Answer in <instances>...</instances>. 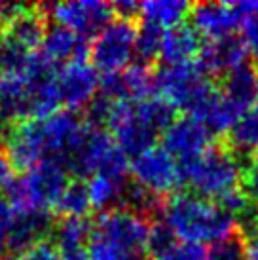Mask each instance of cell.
<instances>
[{
  "label": "cell",
  "mask_w": 258,
  "mask_h": 260,
  "mask_svg": "<svg viewBox=\"0 0 258 260\" xmlns=\"http://www.w3.org/2000/svg\"><path fill=\"white\" fill-rule=\"evenodd\" d=\"M247 50L241 38L224 37L216 40H207L205 46H201L198 63L203 67V71L213 76H226L234 69L245 65L247 61Z\"/></svg>",
  "instance_id": "18"
},
{
  "label": "cell",
  "mask_w": 258,
  "mask_h": 260,
  "mask_svg": "<svg viewBox=\"0 0 258 260\" xmlns=\"http://www.w3.org/2000/svg\"><path fill=\"white\" fill-rule=\"evenodd\" d=\"M14 260H61V251L51 241L44 239L21 253H17Z\"/></svg>",
  "instance_id": "35"
},
{
  "label": "cell",
  "mask_w": 258,
  "mask_h": 260,
  "mask_svg": "<svg viewBox=\"0 0 258 260\" xmlns=\"http://www.w3.org/2000/svg\"><path fill=\"white\" fill-rule=\"evenodd\" d=\"M4 150L15 169H23V171H29L35 166L42 164L44 159H48L40 120H23L10 125Z\"/></svg>",
  "instance_id": "13"
},
{
  "label": "cell",
  "mask_w": 258,
  "mask_h": 260,
  "mask_svg": "<svg viewBox=\"0 0 258 260\" xmlns=\"http://www.w3.org/2000/svg\"><path fill=\"white\" fill-rule=\"evenodd\" d=\"M220 91L237 103L241 109H251L258 97V73L254 71V67L245 63L228 73L224 76Z\"/></svg>",
  "instance_id": "25"
},
{
  "label": "cell",
  "mask_w": 258,
  "mask_h": 260,
  "mask_svg": "<svg viewBox=\"0 0 258 260\" xmlns=\"http://www.w3.org/2000/svg\"><path fill=\"white\" fill-rule=\"evenodd\" d=\"M239 29H241V37L239 38L243 40L247 53L258 61V17H254V15L243 17Z\"/></svg>",
  "instance_id": "36"
},
{
  "label": "cell",
  "mask_w": 258,
  "mask_h": 260,
  "mask_svg": "<svg viewBox=\"0 0 258 260\" xmlns=\"http://www.w3.org/2000/svg\"><path fill=\"white\" fill-rule=\"evenodd\" d=\"M67 167L59 159H44L42 164L15 177L6 188V200L15 213L50 211L69 184Z\"/></svg>",
  "instance_id": "3"
},
{
  "label": "cell",
  "mask_w": 258,
  "mask_h": 260,
  "mask_svg": "<svg viewBox=\"0 0 258 260\" xmlns=\"http://www.w3.org/2000/svg\"><path fill=\"white\" fill-rule=\"evenodd\" d=\"M57 89L67 110H80L89 107L101 91L99 71L91 61L80 59L63 65L57 71Z\"/></svg>",
  "instance_id": "12"
},
{
  "label": "cell",
  "mask_w": 258,
  "mask_h": 260,
  "mask_svg": "<svg viewBox=\"0 0 258 260\" xmlns=\"http://www.w3.org/2000/svg\"><path fill=\"white\" fill-rule=\"evenodd\" d=\"M175 120V109L159 97L144 101H112L107 125L114 143L127 156L156 146V139Z\"/></svg>",
  "instance_id": "2"
},
{
  "label": "cell",
  "mask_w": 258,
  "mask_h": 260,
  "mask_svg": "<svg viewBox=\"0 0 258 260\" xmlns=\"http://www.w3.org/2000/svg\"><path fill=\"white\" fill-rule=\"evenodd\" d=\"M162 222L184 243H216L237 234V220L216 202L198 194H175L162 207Z\"/></svg>",
  "instance_id": "1"
},
{
  "label": "cell",
  "mask_w": 258,
  "mask_h": 260,
  "mask_svg": "<svg viewBox=\"0 0 258 260\" xmlns=\"http://www.w3.org/2000/svg\"><path fill=\"white\" fill-rule=\"evenodd\" d=\"M38 55L55 69L57 65L63 67L72 61L86 59V55H89V44L76 32L64 29L61 25H53L46 30Z\"/></svg>",
  "instance_id": "17"
},
{
  "label": "cell",
  "mask_w": 258,
  "mask_h": 260,
  "mask_svg": "<svg viewBox=\"0 0 258 260\" xmlns=\"http://www.w3.org/2000/svg\"><path fill=\"white\" fill-rule=\"evenodd\" d=\"M61 260H91L87 251L80 249V251H69V253H61Z\"/></svg>",
  "instance_id": "43"
},
{
  "label": "cell",
  "mask_w": 258,
  "mask_h": 260,
  "mask_svg": "<svg viewBox=\"0 0 258 260\" xmlns=\"http://www.w3.org/2000/svg\"><path fill=\"white\" fill-rule=\"evenodd\" d=\"M129 173L137 186L154 198L173 194L184 182V171L164 146H152L131 159Z\"/></svg>",
  "instance_id": "7"
},
{
  "label": "cell",
  "mask_w": 258,
  "mask_h": 260,
  "mask_svg": "<svg viewBox=\"0 0 258 260\" xmlns=\"http://www.w3.org/2000/svg\"><path fill=\"white\" fill-rule=\"evenodd\" d=\"M87 254L91 260H139V256L97 236H91L87 241Z\"/></svg>",
  "instance_id": "31"
},
{
  "label": "cell",
  "mask_w": 258,
  "mask_h": 260,
  "mask_svg": "<svg viewBox=\"0 0 258 260\" xmlns=\"http://www.w3.org/2000/svg\"><path fill=\"white\" fill-rule=\"evenodd\" d=\"M243 112L245 109H241L237 103L226 97L222 91L215 89L192 114L188 116L198 118L211 133H228Z\"/></svg>",
  "instance_id": "19"
},
{
  "label": "cell",
  "mask_w": 258,
  "mask_h": 260,
  "mask_svg": "<svg viewBox=\"0 0 258 260\" xmlns=\"http://www.w3.org/2000/svg\"><path fill=\"white\" fill-rule=\"evenodd\" d=\"M87 194H89V203L91 209H97L101 213L110 209H116V205L123 202V196L127 190V182L108 177V175H93L86 182Z\"/></svg>",
  "instance_id": "26"
},
{
  "label": "cell",
  "mask_w": 258,
  "mask_h": 260,
  "mask_svg": "<svg viewBox=\"0 0 258 260\" xmlns=\"http://www.w3.org/2000/svg\"><path fill=\"white\" fill-rule=\"evenodd\" d=\"M53 245L61 253L69 251H80L84 243L91 238V224L86 218H61L57 224H53Z\"/></svg>",
  "instance_id": "27"
},
{
  "label": "cell",
  "mask_w": 258,
  "mask_h": 260,
  "mask_svg": "<svg viewBox=\"0 0 258 260\" xmlns=\"http://www.w3.org/2000/svg\"><path fill=\"white\" fill-rule=\"evenodd\" d=\"M179 239L173 236V232L165 226L164 222L150 224V232H148V241H146V253L152 256L164 253L165 249H169L173 243H177Z\"/></svg>",
  "instance_id": "33"
},
{
  "label": "cell",
  "mask_w": 258,
  "mask_h": 260,
  "mask_svg": "<svg viewBox=\"0 0 258 260\" xmlns=\"http://www.w3.org/2000/svg\"><path fill=\"white\" fill-rule=\"evenodd\" d=\"M190 19L196 32L209 40L232 37L243 21L236 4L226 2H200L192 6Z\"/></svg>",
  "instance_id": "15"
},
{
  "label": "cell",
  "mask_w": 258,
  "mask_h": 260,
  "mask_svg": "<svg viewBox=\"0 0 258 260\" xmlns=\"http://www.w3.org/2000/svg\"><path fill=\"white\" fill-rule=\"evenodd\" d=\"M137 32L139 29L131 19L114 17V21L99 30L89 44L91 65L105 74L125 71L135 57Z\"/></svg>",
  "instance_id": "6"
},
{
  "label": "cell",
  "mask_w": 258,
  "mask_h": 260,
  "mask_svg": "<svg viewBox=\"0 0 258 260\" xmlns=\"http://www.w3.org/2000/svg\"><path fill=\"white\" fill-rule=\"evenodd\" d=\"M152 260H207V251L203 249V245L177 241L169 249H165L164 253L152 256Z\"/></svg>",
  "instance_id": "32"
},
{
  "label": "cell",
  "mask_w": 258,
  "mask_h": 260,
  "mask_svg": "<svg viewBox=\"0 0 258 260\" xmlns=\"http://www.w3.org/2000/svg\"><path fill=\"white\" fill-rule=\"evenodd\" d=\"M192 4L184 0H146L139 4V15L146 25L162 30L175 29L190 17Z\"/></svg>",
  "instance_id": "23"
},
{
  "label": "cell",
  "mask_w": 258,
  "mask_h": 260,
  "mask_svg": "<svg viewBox=\"0 0 258 260\" xmlns=\"http://www.w3.org/2000/svg\"><path fill=\"white\" fill-rule=\"evenodd\" d=\"M154 87L156 97L164 99L175 110H184L186 114H192L215 91L209 74L198 61L164 65L154 74Z\"/></svg>",
  "instance_id": "5"
},
{
  "label": "cell",
  "mask_w": 258,
  "mask_h": 260,
  "mask_svg": "<svg viewBox=\"0 0 258 260\" xmlns=\"http://www.w3.org/2000/svg\"><path fill=\"white\" fill-rule=\"evenodd\" d=\"M15 218V211L4 196H0V260H6L10 253V230Z\"/></svg>",
  "instance_id": "34"
},
{
  "label": "cell",
  "mask_w": 258,
  "mask_h": 260,
  "mask_svg": "<svg viewBox=\"0 0 258 260\" xmlns=\"http://www.w3.org/2000/svg\"><path fill=\"white\" fill-rule=\"evenodd\" d=\"M207 260H247V243L239 234L216 241L207 249Z\"/></svg>",
  "instance_id": "30"
},
{
  "label": "cell",
  "mask_w": 258,
  "mask_h": 260,
  "mask_svg": "<svg viewBox=\"0 0 258 260\" xmlns=\"http://www.w3.org/2000/svg\"><path fill=\"white\" fill-rule=\"evenodd\" d=\"M164 148L182 167L201 158L213 146V133L194 116L175 118L162 133Z\"/></svg>",
  "instance_id": "11"
},
{
  "label": "cell",
  "mask_w": 258,
  "mask_h": 260,
  "mask_svg": "<svg viewBox=\"0 0 258 260\" xmlns=\"http://www.w3.org/2000/svg\"><path fill=\"white\" fill-rule=\"evenodd\" d=\"M0 30L17 44L25 46L27 50L35 51L36 48H40V42L46 35L44 15L40 12L19 6Z\"/></svg>",
  "instance_id": "22"
},
{
  "label": "cell",
  "mask_w": 258,
  "mask_h": 260,
  "mask_svg": "<svg viewBox=\"0 0 258 260\" xmlns=\"http://www.w3.org/2000/svg\"><path fill=\"white\" fill-rule=\"evenodd\" d=\"M15 167L12 164V159L8 158V154L4 148H0V190H6L15 179Z\"/></svg>",
  "instance_id": "38"
},
{
  "label": "cell",
  "mask_w": 258,
  "mask_h": 260,
  "mask_svg": "<svg viewBox=\"0 0 258 260\" xmlns=\"http://www.w3.org/2000/svg\"><path fill=\"white\" fill-rule=\"evenodd\" d=\"M245 194L249 196L252 205L258 207V159H252L249 167L243 169V179H241Z\"/></svg>",
  "instance_id": "37"
},
{
  "label": "cell",
  "mask_w": 258,
  "mask_h": 260,
  "mask_svg": "<svg viewBox=\"0 0 258 260\" xmlns=\"http://www.w3.org/2000/svg\"><path fill=\"white\" fill-rule=\"evenodd\" d=\"M17 8L19 6H12V4H6V2H0V25H4Z\"/></svg>",
  "instance_id": "42"
},
{
  "label": "cell",
  "mask_w": 258,
  "mask_h": 260,
  "mask_svg": "<svg viewBox=\"0 0 258 260\" xmlns=\"http://www.w3.org/2000/svg\"><path fill=\"white\" fill-rule=\"evenodd\" d=\"M114 8V14L120 17V19H131L133 21V15H139V4L137 2H131V0H122V2H114L112 4Z\"/></svg>",
  "instance_id": "39"
},
{
  "label": "cell",
  "mask_w": 258,
  "mask_h": 260,
  "mask_svg": "<svg viewBox=\"0 0 258 260\" xmlns=\"http://www.w3.org/2000/svg\"><path fill=\"white\" fill-rule=\"evenodd\" d=\"M63 218H84L86 213L91 209L89 203V194H87L86 182L82 181H69V184L64 186L63 194L57 200L55 207Z\"/></svg>",
  "instance_id": "28"
},
{
  "label": "cell",
  "mask_w": 258,
  "mask_h": 260,
  "mask_svg": "<svg viewBox=\"0 0 258 260\" xmlns=\"http://www.w3.org/2000/svg\"><path fill=\"white\" fill-rule=\"evenodd\" d=\"M101 95L108 101H144L156 95L154 74L148 65L135 63L122 73L101 76Z\"/></svg>",
  "instance_id": "14"
},
{
  "label": "cell",
  "mask_w": 258,
  "mask_h": 260,
  "mask_svg": "<svg viewBox=\"0 0 258 260\" xmlns=\"http://www.w3.org/2000/svg\"><path fill=\"white\" fill-rule=\"evenodd\" d=\"M237 10L241 17H247V15H254L258 17V0H249V2H236Z\"/></svg>",
  "instance_id": "40"
},
{
  "label": "cell",
  "mask_w": 258,
  "mask_h": 260,
  "mask_svg": "<svg viewBox=\"0 0 258 260\" xmlns=\"http://www.w3.org/2000/svg\"><path fill=\"white\" fill-rule=\"evenodd\" d=\"M201 51L200 35L196 32L192 25H179L175 29H169L164 32V42L159 59L165 65H180V63H190L196 55Z\"/></svg>",
  "instance_id": "21"
},
{
  "label": "cell",
  "mask_w": 258,
  "mask_h": 260,
  "mask_svg": "<svg viewBox=\"0 0 258 260\" xmlns=\"http://www.w3.org/2000/svg\"><path fill=\"white\" fill-rule=\"evenodd\" d=\"M84 123L86 122H82L72 110L67 109L51 114L50 118L40 120L48 159L64 161L69 150L72 148V145L76 143L78 135L84 129Z\"/></svg>",
  "instance_id": "16"
},
{
  "label": "cell",
  "mask_w": 258,
  "mask_h": 260,
  "mask_svg": "<svg viewBox=\"0 0 258 260\" xmlns=\"http://www.w3.org/2000/svg\"><path fill=\"white\" fill-rule=\"evenodd\" d=\"M247 243V260H258V234L245 239Z\"/></svg>",
  "instance_id": "41"
},
{
  "label": "cell",
  "mask_w": 258,
  "mask_h": 260,
  "mask_svg": "<svg viewBox=\"0 0 258 260\" xmlns=\"http://www.w3.org/2000/svg\"><path fill=\"white\" fill-rule=\"evenodd\" d=\"M53 230L50 211H29L15 213L14 224L10 230V251L21 253L38 241H44V236Z\"/></svg>",
  "instance_id": "20"
},
{
  "label": "cell",
  "mask_w": 258,
  "mask_h": 260,
  "mask_svg": "<svg viewBox=\"0 0 258 260\" xmlns=\"http://www.w3.org/2000/svg\"><path fill=\"white\" fill-rule=\"evenodd\" d=\"M184 181L196 190V194L218 202L232 190L241 186L243 167L230 148L211 146L201 158L182 167Z\"/></svg>",
  "instance_id": "4"
},
{
  "label": "cell",
  "mask_w": 258,
  "mask_h": 260,
  "mask_svg": "<svg viewBox=\"0 0 258 260\" xmlns=\"http://www.w3.org/2000/svg\"><path fill=\"white\" fill-rule=\"evenodd\" d=\"M116 148L118 145L107 129L86 122L63 164L67 171H72L76 177H93L103 169Z\"/></svg>",
  "instance_id": "10"
},
{
  "label": "cell",
  "mask_w": 258,
  "mask_h": 260,
  "mask_svg": "<svg viewBox=\"0 0 258 260\" xmlns=\"http://www.w3.org/2000/svg\"><path fill=\"white\" fill-rule=\"evenodd\" d=\"M46 12L53 21L64 29L87 38L103 30L110 21H114V8L110 2L101 0H72L48 4Z\"/></svg>",
  "instance_id": "9"
},
{
  "label": "cell",
  "mask_w": 258,
  "mask_h": 260,
  "mask_svg": "<svg viewBox=\"0 0 258 260\" xmlns=\"http://www.w3.org/2000/svg\"><path fill=\"white\" fill-rule=\"evenodd\" d=\"M230 150L236 156L258 159V103L239 116L236 125L228 131Z\"/></svg>",
  "instance_id": "24"
},
{
  "label": "cell",
  "mask_w": 258,
  "mask_h": 260,
  "mask_svg": "<svg viewBox=\"0 0 258 260\" xmlns=\"http://www.w3.org/2000/svg\"><path fill=\"white\" fill-rule=\"evenodd\" d=\"M148 232L150 222L146 220V217L127 207L105 211L91 224V236L107 239L135 256L146 251Z\"/></svg>",
  "instance_id": "8"
},
{
  "label": "cell",
  "mask_w": 258,
  "mask_h": 260,
  "mask_svg": "<svg viewBox=\"0 0 258 260\" xmlns=\"http://www.w3.org/2000/svg\"><path fill=\"white\" fill-rule=\"evenodd\" d=\"M164 32L165 30L158 29V27H152V25H146V23L139 29L135 44V57L143 65H148L150 61L159 57L162 42H164Z\"/></svg>",
  "instance_id": "29"
}]
</instances>
